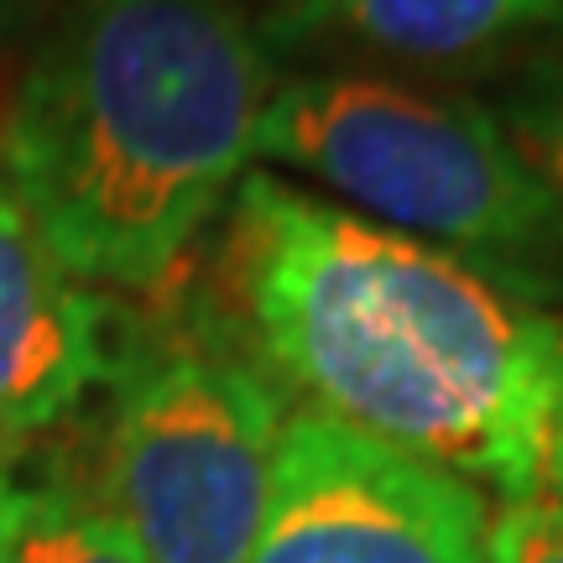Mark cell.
I'll return each instance as SVG.
<instances>
[{
  "label": "cell",
  "instance_id": "cell-7",
  "mask_svg": "<svg viewBox=\"0 0 563 563\" xmlns=\"http://www.w3.org/2000/svg\"><path fill=\"white\" fill-rule=\"evenodd\" d=\"M110 302L47 245L0 173V449L37 439L89 402L110 365Z\"/></svg>",
  "mask_w": 563,
  "mask_h": 563
},
{
  "label": "cell",
  "instance_id": "cell-9",
  "mask_svg": "<svg viewBox=\"0 0 563 563\" xmlns=\"http://www.w3.org/2000/svg\"><path fill=\"white\" fill-rule=\"evenodd\" d=\"M496 121L527 157V167L548 183V194L563 203V47L532 58L506 79Z\"/></svg>",
  "mask_w": 563,
  "mask_h": 563
},
{
  "label": "cell",
  "instance_id": "cell-4",
  "mask_svg": "<svg viewBox=\"0 0 563 563\" xmlns=\"http://www.w3.org/2000/svg\"><path fill=\"white\" fill-rule=\"evenodd\" d=\"M256 157L532 298H563V203L470 95L361 68L292 74L266 100Z\"/></svg>",
  "mask_w": 563,
  "mask_h": 563
},
{
  "label": "cell",
  "instance_id": "cell-10",
  "mask_svg": "<svg viewBox=\"0 0 563 563\" xmlns=\"http://www.w3.org/2000/svg\"><path fill=\"white\" fill-rule=\"evenodd\" d=\"M485 563H563V490L501 506L490 517Z\"/></svg>",
  "mask_w": 563,
  "mask_h": 563
},
{
  "label": "cell",
  "instance_id": "cell-1",
  "mask_svg": "<svg viewBox=\"0 0 563 563\" xmlns=\"http://www.w3.org/2000/svg\"><path fill=\"white\" fill-rule=\"evenodd\" d=\"M308 412L511 501L563 490V308L266 167L203 287Z\"/></svg>",
  "mask_w": 563,
  "mask_h": 563
},
{
  "label": "cell",
  "instance_id": "cell-5",
  "mask_svg": "<svg viewBox=\"0 0 563 563\" xmlns=\"http://www.w3.org/2000/svg\"><path fill=\"white\" fill-rule=\"evenodd\" d=\"M475 485L344 422L292 407L245 563H485Z\"/></svg>",
  "mask_w": 563,
  "mask_h": 563
},
{
  "label": "cell",
  "instance_id": "cell-2",
  "mask_svg": "<svg viewBox=\"0 0 563 563\" xmlns=\"http://www.w3.org/2000/svg\"><path fill=\"white\" fill-rule=\"evenodd\" d=\"M277 84L230 0H63L0 115V173L84 287L157 298L245 178Z\"/></svg>",
  "mask_w": 563,
  "mask_h": 563
},
{
  "label": "cell",
  "instance_id": "cell-3",
  "mask_svg": "<svg viewBox=\"0 0 563 563\" xmlns=\"http://www.w3.org/2000/svg\"><path fill=\"white\" fill-rule=\"evenodd\" d=\"M79 490L146 563H245L272 496L287 391L203 287H167L110 334Z\"/></svg>",
  "mask_w": 563,
  "mask_h": 563
},
{
  "label": "cell",
  "instance_id": "cell-6",
  "mask_svg": "<svg viewBox=\"0 0 563 563\" xmlns=\"http://www.w3.org/2000/svg\"><path fill=\"white\" fill-rule=\"evenodd\" d=\"M266 53L386 63L422 79H496L563 47V0H287Z\"/></svg>",
  "mask_w": 563,
  "mask_h": 563
},
{
  "label": "cell",
  "instance_id": "cell-11",
  "mask_svg": "<svg viewBox=\"0 0 563 563\" xmlns=\"http://www.w3.org/2000/svg\"><path fill=\"white\" fill-rule=\"evenodd\" d=\"M272 5H287V0H272Z\"/></svg>",
  "mask_w": 563,
  "mask_h": 563
},
{
  "label": "cell",
  "instance_id": "cell-8",
  "mask_svg": "<svg viewBox=\"0 0 563 563\" xmlns=\"http://www.w3.org/2000/svg\"><path fill=\"white\" fill-rule=\"evenodd\" d=\"M0 563H146L136 543L79 490L68 464L42 475L0 464Z\"/></svg>",
  "mask_w": 563,
  "mask_h": 563
}]
</instances>
